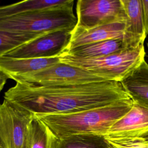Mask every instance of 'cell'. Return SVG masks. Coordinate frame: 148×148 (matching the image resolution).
<instances>
[{"label":"cell","mask_w":148,"mask_h":148,"mask_svg":"<svg viewBox=\"0 0 148 148\" xmlns=\"http://www.w3.org/2000/svg\"><path fill=\"white\" fill-rule=\"evenodd\" d=\"M4 99L34 114H51L79 112L130 98L120 82L108 80L56 87L16 82Z\"/></svg>","instance_id":"6da1fadb"},{"label":"cell","mask_w":148,"mask_h":148,"mask_svg":"<svg viewBox=\"0 0 148 148\" xmlns=\"http://www.w3.org/2000/svg\"><path fill=\"white\" fill-rule=\"evenodd\" d=\"M131 99L79 112L35 114L58 139L79 134L104 136L110 127L132 108Z\"/></svg>","instance_id":"7a4b0ae2"},{"label":"cell","mask_w":148,"mask_h":148,"mask_svg":"<svg viewBox=\"0 0 148 148\" xmlns=\"http://www.w3.org/2000/svg\"><path fill=\"white\" fill-rule=\"evenodd\" d=\"M73 6L32 10L0 20V31L39 34L62 29L72 32L77 24Z\"/></svg>","instance_id":"3957f363"},{"label":"cell","mask_w":148,"mask_h":148,"mask_svg":"<svg viewBox=\"0 0 148 148\" xmlns=\"http://www.w3.org/2000/svg\"><path fill=\"white\" fill-rule=\"evenodd\" d=\"M144 45L120 53L95 58H83L65 53L60 61L80 68L105 80L121 82L145 60Z\"/></svg>","instance_id":"277c9868"},{"label":"cell","mask_w":148,"mask_h":148,"mask_svg":"<svg viewBox=\"0 0 148 148\" xmlns=\"http://www.w3.org/2000/svg\"><path fill=\"white\" fill-rule=\"evenodd\" d=\"M10 79L28 86L43 87L66 86L108 81L80 68L61 62L38 72Z\"/></svg>","instance_id":"5b68a950"},{"label":"cell","mask_w":148,"mask_h":148,"mask_svg":"<svg viewBox=\"0 0 148 148\" xmlns=\"http://www.w3.org/2000/svg\"><path fill=\"white\" fill-rule=\"evenodd\" d=\"M34 114L5 99L0 103V147L27 148Z\"/></svg>","instance_id":"8992f818"},{"label":"cell","mask_w":148,"mask_h":148,"mask_svg":"<svg viewBox=\"0 0 148 148\" xmlns=\"http://www.w3.org/2000/svg\"><path fill=\"white\" fill-rule=\"evenodd\" d=\"M76 9V27L90 29L116 22L127 21L121 0H79Z\"/></svg>","instance_id":"52a82bcc"},{"label":"cell","mask_w":148,"mask_h":148,"mask_svg":"<svg viewBox=\"0 0 148 148\" xmlns=\"http://www.w3.org/2000/svg\"><path fill=\"white\" fill-rule=\"evenodd\" d=\"M71 33L69 30L62 29L43 34L2 57L14 59L60 57L69 46Z\"/></svg>","instance_id":"ba28073f"},{"label":"cell","mask_w":148,"mask_h":148,"mask_svg":"<svg viewBox=\"0 0 148 148\" xmlns=\"http://www.w3.org/2000/svg\"><path fill=\"white\" fill-rule=\"evenodd\" d=\"M107 138H140L148 140V108L134 103L103 136Z\"/></svg>","instance_id":"9c48e42d"},{"label":"cell","mask_w":148,"mask_h":148,"mask_svg":"<svg viewBox=\"0 0 148 148\" xmlns=\"http://www.w3.org/2000/svg\"><path fill=\"white\" fill-rule=\"evenodd\" d=\"M125 29L126 21L116 22L90 29L75 27L71 33L70 43L66 49L110 39H118L124 41Z\"/></svg>","instance_id":"30bf717a"},{"label":"cell","mask_w":148,"mask_h":148,"mask_svg":"<svg viewBox=\"0 0 148 148\" xmlns=\"http://www.w3.org/2000/svg\"><path fill=\"white\" fill-rule=\"evenodd\" d=\"M127 16L124 42L129 49L143 45L145 32L140 0H121Z\"/></svg>","instance_id":"8fae6325"},{"label":"cell","mask_w":148,"mask_h":148,"mask_svg":"<svg viewBox=\"0 0 148 148\" xmlns=\"http://www.w3.org/2000/svg\"><path fill=\"white\" fill-rule=\"evenodd\" d=\"M120 83L134 103L148 108V63L145 60Z\"/></svg>","instance_id":"7c38bea8"},{"label":"cell","mask_w":148,"mask_h":148,"mask_svg":"<svg viewBox=\"0 0 148 148\" xmlns=\"http://www.w3.org/2000/svg\"><path fill=\"white\" fill-rule=\"evenodd\" d=\"M60 62V57L27 59L1 57L0 70L10 79L11 77L25 76L39 72Z\"/></svg>","instance_id":"4fadbf2b"},{"label":"cell","mask_w":148,"mask_h":148,"mask_svg":"<svg viewBox=\"0 0 148 148\" xmlns=\"http://www.w3.org/2000/svg\"><path fill=\"white\" fill-rule=\"evenodd\" d=\"M130 50L122 39H110L66 49L64 53L83 58H95ZM63 54V53H62Z\"/></svg>","instance_id":"5bb4252c"},{"label":"cell","mask_w":148,"mask_h":148,"mask_svg":"<svg viewBox=\"0 0 148 148\" xmlns=\"http://www.w3.org/2000/svg\"><path fill=\"white\" fill-rule=\"evenodd\" d=\"M73 3V0H28L10 5H0V20L27 12L59 8Z\"/></svg>","instance_id":"9a60e30c"},{"label":"cell","mask_w":148,"mask_h":148,"mask_svg":"<svg viewBox=\"0 0 148 148\" xmlns=\"http://www.w3.org/2000/svg\"><path fill=\"white\" fill-rule=\"evenodd\" d=\"M57 138L35 114L28 130L27 148H58Z\"/></svg>","instance_id":"2e32d148"},{"label":"cell","mask_w":148,"mask_h":148,"mask_svg":"<svg viewBox=\"0 0 148 148\" xmlns=\"http://www.w3.org/2000/svg\"><path fill=\"white\" fill-rule=\"evenodd\" d=\"M58 148H108L105 137L95 134H79L58 139Z\"/></svg>","instance_id":"e0dca14e"},{"label":"cell","mask_w":148,"mask_h":148,"mask_svg":"<svg viewBox=\"0 0 148 148\" xmlns=\"http://www.w3.org/2000/svg\"><path fill=\"white\" fill-rule=\"evenodd\" d=\"M42 35L0 31V57Z\"/></svg>","instance_id":"ac0fdd59"},{"label":"cell","mask_w":148,"mask_h":148,"mask_svg":"<svg viewBox=\"0 0 148 148\" xmlns=\"http://www.w3.org/2000/svg\"><path fill=\"white\" fill-rule=\"evenodd\" d=\"M108 148H148V140L140 138H105Z\"/></svg>","instance_id":"d6986e66"},{"label":"cell","mask_w":148,"mask_h":148,"mask_svg":"<svg viewBox=\"0 0 148 148\" xmlns=\"http://www.w3.org/2000/svg\"><path fill=\"white\" fill-rule=\"evenodd\" d=\"M142 3L143 18L146 35H148V1L140 0Z\"/></svg>","instance_id":"ffe728a7"},{"label":"cell","mask_w":148,"mask_h":148,"mask_svg":"<svg viewBox=\"0 0 148 148\" xmlns=\"http://www.w3.org/2000/svg\"><path fill=\"white\" fill-rule=\"evenodd\" d=\"M9 79V76L0 70V92L3 90L7 80Z\"/></svg>","instance_id":"44dd1931"},{"label":"cell","mask_w":148,"mask_h":148,"mask_svg":"<svg viewBox=\"0 0 148 148\" xmlns=\"http://www.w3.org/2000/svg\"><path fill=\"white\" fill-rule=\"evenodd\" d=\"M147 48H148V42H147Z\"/></svg>","instance_id":"7402d4cb"},{"label":"cell","mask_w":148,"mask_h":148,"mask_svg":"<svg viewBox=\"0 0 148 148\" xmlns=\"http://www.w3.org/2000/svg\"><path fill=\"white\" fill-rule=\"evenodd\" d=\"M0 148H1V147H0Z\"/></svg>","instance_id":"603a6c76"}]
</instances>
